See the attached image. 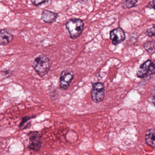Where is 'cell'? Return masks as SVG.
<instances>
[{"label": "cell", "mask_w": 155, "mask_h": 155, "mask_svg": "<svg viewBox=\"0 0 155 155\" xmlns=\"http://www.w3.org/2000/svg\"><path fill=\"white\" fill-rule=\"evenodd\" d=\"M33 116H25L22 118V121L19 125V128L20 129H24L25 128V124L30 119L33 118Z\"/></svg>", "instance_id": "13"}, {"label": "cell", "mask_w": 155, "mask_h": 155, "mask_svg": "<svg viewBox=\"0 0 155 155\" xmlns=\"http://www.w3.org/2000/svg\"><path fill=\"white\" fill-rule=\"evenodd\" d=\"M144 47L150 54L155 52V40L147 41L144 44Z\"/></svg>", "instance_id": "11"}, {"label": "cell", "mask_w": 155, "mask_h": 155, "mask_svg": "<svg viewBox=\"0 0 155 155\" xmlns=\"http://www.w3.org/2000/svg\"><path fill=\"white\" fill-rule=\"evenodd\" d=\"M14 35L10 30L0 29V45L6 46L13 40Z\"/></svg>", "instance_id": "7"}, {"label": "cell", "mask_w": 155, "mask_h": 155, "mask_svg": "<svg viewBox=\"0 0 155 155\" xmlns=\"http://www.w3.org/2000/svg\"><path fill=\"white\" fill-rule=\"evenodd\" d=\"M58 16L57 13L48 10H44L42 13L41 19L46 23H52L56 21Z\"/></svg>", "instance_id": "8"}, {"label": "cell", "mask_w": 155, "mask_h": 155, "mask_svg": "<svg viewBox=\"0 0 155 155\" xmlns=\"http://www.w3.org/2000/svg\"><path fill=\"white\" fill-rule=\"evenodd\" d=\"M150 99L151 103L155 106V85L152 88Z\"/></svg>", "instance_id": "17"}, {"label": "cell", "mask_w": 155, "mask_h": 155, "mask_svg": "<svg viewBox=\"0 0 155 155\" xmlns=\"http://www.w3.org/2000/svg\"><path fill=\"white\" fill-rule=\"evenodd\" d=\"M155 74V60L152 62L148 70V76Z\"/></svg>", "instance_id": "15"}, {"label": "cell", "mask_w": 155, "mask_h": 155, "mask_svg": "<svg viewBox=\"0 0 155 155\" xmlns=\"http://www.w3.org/2000/svg\"><path fill=\"white\" fill-rule=\"evenodd\" d=\"M66 27L71 38L76 39L82 34L84 27V24L81 19L73 18L66 23Z\"/></svg>", "instance_id": "2"}, {"label": "cell", "mask_w": 155, "mask_h": 155, "mask_svg": "<svg viewBox=\"0 0 155 155\" xmlns=\"http://www.w3.org/2000/svg\"><path fill=\"white\" fill-rule=\"evenodd\" d=\"M49 1V0H31V2L34 5L37 6L45 3Z\"/></svg>", "instance_id": "16"}, {"label": "cell", "mask_w": 155, "mask_h": 155, "mask_svg": "<svg viewBox=\"0 0 155 155\" xmlns=\"http://www.w3.org/2000/svg\"><path fill=\"white\" fill-rule=\"evenodd\" d=\"M145 140L147 143L154 148L155 147V129L151 128L146 133Z\"/></svg>", "instance_id": "10"}, {"label": "cell", "mask_w": 155, "mask_h": 155, "mask_svg": "<svg viewBox=\"0 0 155 155\" xmlns=\"http://www.w3.org/2000/svg\"><path fill=\"white\" fill-rule=\"evenodd\" d=\"M152 62L151 60H148L140 65L139 69L137 72V77L140 78H143L148 76L149 67Z\"/></svg>", "instance_id": "9"}, {"label": "cell", "mask_w": 155, "mask_h": 155, "mask_svg": "<svg viewBox=\"0 0 155 155\" xmlns=\"http://www.w3.org/2000/svg\"><path fill=\"white\" fill-rule=\"evenodd\" d=\"M32 66L39 76L44 77L48 74L51 69V61L46 55H39L35 59Z\"/></svg>", "instance_id": "1"}, {"label": "cell", "mask_w": 155, "mask_h": 155, "mask_svg": "<svg viewBox=\"0 0 155 155\" xmlns=\"http://www.w3.org/2000/svg\"><path fill=\"white\" fill-rule=\"evenodd\" d=\"M91 97L94 103H101L105 96V89L104 83L96 82L92 83Z\"/></svg>", "instance_id": "3"}, {"label": "cell", "mask_w": 155, "mask_h": 155, "mask_svg": "<svg viewBox=\"0 0 155 155\" xmlns=\"http://www.w3.org/2000/svg\"><path fill=\"white\" fill-rule=\"evenodd\" d=\"M147 7L150 9H153L155 10V0H153V1H151V2L149 3L147 5Z\"/></svg>", "instance_id": "18"}, {"label": "cell", "mask_w": 155, "mask_h": 155, "mask_svg": "<svg viewBox=\"0 0 155 155\" xmlns=\"http://www.w3.org/2000/svg\"><path fill=\"white\" fill-rule=\"evenodd\" d=\"M74 78V74L71 69L64 70L60 76V88L62 90L68 89L73 80Z\"/></svg>", "instance_id": "5"}, {"label": "cell", "mask_w": 155, "mask_h": 155, "mask_svg": "<svg viewBox=\"0 0 155 155\" xmlns=\"http://www.w3.org/2000/svg\"><path fill=\"white\" fill-rule=\"evenodd\" d=\"M137 2V0H124L122 4V7L124 9H130L136 7Z\"/></svg>", "instance_id": "12"}, {"label": "cell", "mask_w": 155, "mask_h": 155, "mask_svg": "<svg viewBox=\"0 0 155 155\" xmlns=\"http://www.w3.org/2000/svg\"><path fill=\"white\" fill-rule=\"evenodd\" d=\"M125 38V33L120 27L114 29L110 31V39L114 45H117L123 42Z\"/></svg>", "instance_id": "6"}, {"label": "cell", "mask_w": 155, "mask_h": 155, "mask_svg": "<svg viewBox=\"0 0 155 155\" xmlns=\"http://www.w3.org/2000/svg\"><path fill=\"white\" fill-rule=\"evenodd\" d=\"M146 35L149 37L155 36V25L149 29H147L146 31Z\"/></svg>", "instance_id": "14"}, {"label": "cell", "mask_w": 155, "mask_h": 155, "mask_svg": "<svg viewBox=\"0 0 155 155\" xmlns=\"http://www.w3.org/2000/svg\"><path fill=\"white\" fill-rule=\"evenodd\" d=\"M29 137L28 148L34 151L40 150L42 144V136L40 132L32 131L28 134Z\"/></svg>", "instance_id": "4"}]
</instances>
